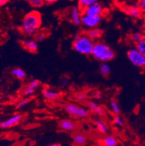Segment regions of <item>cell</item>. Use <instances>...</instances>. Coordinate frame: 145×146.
<instances>
[{"label": "cell", "instance_id": "cell-1", "mask_svg": "<svg viewBox=\"0 0 145 146\" xmlns=\"http://www.w3.org/2000/svg\"><path fill=\"white\" fill-rule=\"evenodd\" d=\"M42 22V15L39 12L36 10L30 11L23 19L21 31L26 36H32L39 31Z\"/></svg>", "mask_w": 145, "mask_h": 146}, {"label": "cell", "instance_id": "cell-2", "mask_svg": "<svg viewBox=\"0 0 145 146\" xmlns=\"http://www.w3.org/2000/svg\"><path fill=\"white\" fill-rule=\"evenodd\" d=\"M91 55L98 61L108 62L115 58V53L108 44L102 42H97L94 43Z\"/></svg>", "mask_w": 145, "mask_h": 146}, {"label": "cell", "instance_id": "cell-3", "mask_svg": "<svg viewBox=\"0 0 145 146\" xmlns=\"http://www.w3.org/2000/svg\"><path fill=\"white\" fill-rule=\"evenodd\" d=\"M94 43V41L86 34H80L79 36L73 42V49L81 55H91Z\"/></svg>", "mask_w": 145, "mask_h": 146}, {"label": "cell", "instance_id": "cell-4", "mask_svg": "<svg viewBox=\"0 0 145 146\" xmlns=\"http://www.w3.org/2000/svg\"><path fill=\"white\" fill-rule=\"evenodd\" d=\"M64 109L71 117L75 119L86 118L89 115V112L86 108L75 103H67L64 106Z\"/></svg>", "mask_w": 145, "mask_h": 146}, {"label": "cell", "instance_id": "cell-5", "mask_svg": "<svg viewBox=\"0 0 145 146\" xmlns=\"http://www.w3.org/2000/svg\"><path fill=\"white\" fill-rule=\"evenodd\" d=\"M127 58L134 66L139 68H145V55L139 52L136 47L128 50Z\"/></svg>", "mask_w": 145, "mask_h": 146}, {"label": "cell", "instance_id": "cell-6", "mask_svg": "<svg viewBox=\"0 0 145 146\" xmlns=\"http://www.w3.org/2000/svg\"><path fill=\"white\" fill-rule=\"evenodd\" d=\"M102 21V16H93L83 14L81 18V24L86 29H90L97 27L100 24Z\"/></svg>", "mask_w": 145, "mask_h": 146}, {"label": "cell", "instance_id": "cell-7", "mask_svg": "<svg viewBox=\"0 0 145 146\" xmlns=\"http://www.w3.org/2000/svg\"><path fill=\"white\" fill-rule=\"evenodd\" d=\"M83 14L93 16H102L104 13V7L99 2L92 4L82 10Z\"/></svg>", "mask_w": 145, "mask_h": 146}, {"label": "cell", "instance_id": "cell-8", "mask_svg": "<svg viewBox=\"0 0 145 146\" xmlns=\"http://www.w3.org/2000/svg\"><path fill=\"white\" fill-rule=\"evenodd\" d=\"M123 10L128 16L134 18V19L140 18L143 15L142 10L138 4H131V5H126L123 7Z\"/></svg>", "mask_w": 145, "mask_h": 146}, {"label": "cell", "instance_id": "cell-9", "mask_svg": "<svg viewBox=\"0 0 145 146\" xmlns=\"http://www.w3.org/2000/svg\"><path fill=\"white\" fill-rule=\"evenodd\" d=\"M83 15V11L78 6L72 7L69 13L70 22L74 26H80L81 24V18Z\"/></svg>", "mask_w": 145, "mask_h": 146}, {"label": "cell", "instance_id": "cell-10", "mask_svg": "<svg viewBox=\"0 0 145 146\" xmlns=\"http://www.w3.org/2000/svg\"><path fill=\"white\" fill-rule=\"evenodd\" d=\"M21 120H22V116L21 114H15V115L11 116L7 120L1 122L0 123V127L3 129L10 128V127L17 125Z\"/></svg>", "mask_w": 145, "mask_h": 146}, {"label": "cell", "instance_id": "cell-11", "mask_svg": "<svg viewBox=\"0 0 145 146\" xmlns=\"http://www.w3.org/2000/svg\"><path fill=\"white\" fill-rule=\"evenodd\" d=\"M23 47L30 52H36L38 49V41L34 39H26L22 42Z\"/></svg>", "mask_w": 145, "mask_h": 146}, {"label": "cell", "instance_id": "cell-12", "mask_svg": "<svg viewBox=\"0 0 145 146\" xmlns=\"http://www.w3.org/2000/svg\"><path fill=\"white\" fill-rule=\"evenodd\" d=\"M59 127L66 132H73L76 129V124L70 119H62L59 122Z\"/></svg>", "mask_w": 145, "mask_h": 146}, {"label": "cell", "instance_id": "cell-13", "mask_svg": "<svg viewBox=\"0 0 145 146\" xmlns=\"http://www.w3.org/2000/svg\"><path fill=\"white\" fill-rule=\"evenodd\" d=\"M42 95L44 99L48 100H54L60 97V93L50 88H44L42 90Z\"/></svg>", "mask_w": 145, "mask_h": 146}, {"label": "cell", "instance_id": "cell-14", "mask_svg": "<svg viewBox=\"0 0 145 146\" xmlns=\"http://www.w3.org/2000/svg\"><path fill=\"white\" fill-rule=\"evenodd\" d=\"M87 106L89 107L91 111H92L94 113L97 114V116H102L105 114V109L104 108L98 105L97 103H95L94 101H89L87 103Z\"/></svg>", "mask_w": 145, "mask_h": 146}, {"label": "cell", "instance_id": "cell-15", "mask_svg": "<svg viewBox=\"0 0 145 146\" xmlns=\"http://www.w3.org/2000/svg\"><path fill=\"white\" fill-rule=\"evenodd\" d=\"M101 143L105 146H116L118 144V140L114 135H108L102 138Z\"/></svg>", "mask_w": 145, "mask_h": 146}, {"label": "cell", "instance_id": "cell-16", "mask_svg": "<svg viewBox=\"0 0 145 146\" xmlns=\"http://www.w3.org/2000/svg\"><path fill=\"white\" fill-rule=\"evenodd\" d=\"M73 142L76 145H85L87 143V139L84 135L80 132H77L73 135Z\"/></svg>", "mask_w": 145, "mask_h": 146}, {"label": "cell", "instance_id": "cell-17", "mask_svg": "<svg viewBox=\"0 0 145 146\" xmlns=\"http://www.w3.org/2000/svg\"><path fill=\"white\" fill-rule=\"evenodd\" d=\"M94 124L97 129V131L102 135H107L108 132L109 128L107 124L104 121L101 119H95L94 120Z\"/></svg>", "mask_w": 145, "mask_h": 146}, {"label": "cell", "instance_id": "cell-18", "mask_svg": "<svg viewBox=\"0 0 145 146\" xmlns=\"http://www.w3.org/2000/svg\"><path fill=\"white\" fill-rule=\"evenodd\" d=\"M86 34H87L91 39L96 40V39H99V38L102 36V34H103V31H102V30H101L100 29H98L97 27H95L89 29L87 32H86Z\"/></svg>", "mask_w": 145, "mask_h": 146}, {"label": "cell", "instance_id": "cell-19", "mask_svg": "<svg viewBox=\"0 0 145 146\" xmlns=\"http://www.w3.org/2000/svg\"><path fill=\"white\" fill-rule=\"evenodd\" d=\"M144 37L145 34H144V33L133 32L131 34H130L128 38H129L130 41L131 42H133V43H134L136 44H137L138 42H140V41H142Z\"/></svg>", "mask_w": 145, "mask_h": 146}, {"label": "cell", "instance_id": "cell-20", "mask_svg": "<svg viewBox=\"0 0 145 146\" xmlns=\"http://www.w3.org/2000/svg\"><path fill=\"white\" fill-rule=\"evenodd\" d=\"M110 71H111V68L108 63H107V62H102L99 66V72L101 75L105 77H107L110 75Z\"/></svg>", "mask_w": 145, "mask_h": 146}, {"label": "cell", "instance_id": "cell-21", "mask_svg": "<svg viewBox=\"0 0 145 146\" xmlns=\"http://www.w3.org/2000/svg\"><path fill=\"white\" fill-rule=\"evenodd\" d=\"M11 73L15 77L18 79H24L26 76V72L20 68H15L12 70Z\"/></svg>", "mask_w": 145, "mask_h": 146}, {"label": "cell", "instance_id": "cell-22", "mask_svg": "<svg viewBox=\"0 0 145 146\" xmlns=\"http://www.w3.org/2000/svg\"><path fill=\"white\" fill-rule=\"evenodd\" d=\"M110 108L113 113H114L115 115H119L121 112V107H120L119 104L115 100H112L110 102Z\"/></svg>", "mask_w": 145, "mask_h": 146}, {"label": "cell", "instance_id": "cell-23", "mask_svg": "<svg viewBox=\"0 0 145 146\" xmlns=\"http://www.w3.org/2000/svg\"><path fill=\"white\" fill-rule=\"evenodd\" d=\"M97 2H99V0H78V5L80 8L83 10L86 7Z\"/></svg>", "mask_w": 145, "mask_h": 146}, {"label": "cell", "instance_id": "cell-24", "mask_svg": "<svg viewBox=\"0 0 145 146\" xmlns=\"http://www.w3.org/2000/svg\"><path fill=\"white\" fill-rule=\"evenodd\" d=\"M26 1H28V3L35 8H39L43 6L44 3V0H26Z\"/></svg>", "mask_w": 145, "mask_h": 146}, {"label": "cell", "instance_id": "cell-25", "mask_svg": "<svg viewBox=\"0 0 145 146\" xmlns=\"http://www.w3.org/2000/svg\"><path fill=\"white\" fill-rule=\"evenodd\" d=\"M114 125L117 126V127H123V124H124V121H123V119H122V117L120 115H115L113 118V120Z\"/></svg>", "mask_w": 145, "mask_h": 146}, {"label": "cell", "instance_id": "cell-26", "mask_svg": "<svg viewBox=\"0 0 145 146\" xmlns=\"http://www.w3.org/2000/svg\"><path fill=\"white\" fill-rule=\"evenodd\" d=\"M136 47L139 52H141L143 55H145V37L142 41L136 44Z\"/></svg>", "mask_w": 145, "mask_h": 146}, {"label": "cell", "instance_id": "cell-27", "mask_svg": "<svg viewBox=\"0 0 145 146\" xmlns=\"http://www.w3.org/2000/svg\"><path fill=\"white\" fill-rule=\"evenodd\" d=\"M74 98L78 100V101H84V100H86L88 98L87 94L85 93V92H77V93L75 94L74 95Z\"/></svg>", "mask_w": 145, "mask_h": 146}, {"label": "cell", "instance_id": "cell-28", "mask_svg": "<svg viewBox=\"0 0 145 146\" xmlns=\"http://www.w3.org/2000/svg\"><path fill=\"white\" fill-rule=\"evenodd\" d=\"M40 85H41V82H40L39 80H38V79H34V80L30 81L29 82L28 84V87L36 90L37 88L39 87Z\"/></svg>", "mask_w": 145, "mask_h": 146}, {"label": "cell", "instance_id": "cell-29", "mask_svg": "<svg viewBox=\"0 0 145 146\" xmlns=\"http://www.w3.org/2000/svg\"><path fill=\"white\" fill-rule=\"evenodd\" d=\"M30 100L29 98H25V99L21 100V101H19V103L17 104V108L18 109H20V108H22L25 107L27 104H28L30 103Z\"/></svg>", "mask_w": 145, "mask_h": 146}, {"label": "cell", "instance_id": "cell-30", "mask_svg": "<svg viewBox=\"0 0 145 146\" xmlns=\"http://www.w3.org/2000/svg\"><path fill=\"white\" fill-rule=\"evenodd\" d=\"M34 92H35V90L30 88V87H28V86L23 90V95L24 96H30V95H33Z\"/></svg>", "mask_w": 145, "mask_h": 146}, {"label": "cell", "instance_id": "cell-31", "mask_svg": "<svg viewBox=\"0 0 145 146\" xmlns=\"http://www.w3.org/2000/svg\"><path fill=\"white\" fill-rule=\"evenodd\" d=\"M137 4L142 10V14L145 15V0H138Z\"/></svg>", "mask_w": 145, "mask_h": 146}, {"label": "cell", "instance_id": "cell-32", "mask_svg": "<svg viewBox=\"0 0 145 146\" xmlns=\"http://www.w3.org/2000/svg\"><path fill=\"white\" fill-rule=\"evenodd\" d=\"M46 38V35L44 32H39L36 35V40L38 42H42Z\"/></svg>", "mask_w": 145, "mask_h": 146}, {"label": "cell", "instance_id": "cell-33", "mask_svg": "<svg viewBox=\"0 0 145 146\" xmlns=\"http://www.w3.org/2000/svg\"><path fill=\"white\" fill-rule=\"evenodd\" d=\"M60 83L63 86H66L69 83V79L68 78L66 77V76H62L60 79Z\"/></svg>", "mask_w": 145, "mask_h": 146}, {"label": "cell", "instance_id": "cell-34", "mask_svg": "<svg viewBox=\"0 0 145 146\" xmlns=\"http://www.w3.org/2000/svg\"><path fill=\"white\" fill-rule=\"evenodd\" d=\"M102 92H99V91L94 92V93H93V95H92L93 98H94V99H96V100L100 99V98H102Z\"/></svg>", "mask_w": 145, "mask_h": 146}, {"label": "cell", "instance_id": "cell-35", "mask_svg": "<svg viewBox=\"0 0 145 146\" xmlns=\"http://www.w3.org/2000/svg\"><path fill=\"white\" fill-rule=\"evenodd\" d=\"M8 2H9V0H0V7L6 5Z\"/></svg>", "mask_w": 145, "mask_h": 146}, {"label": "cell", "instance_id": "cell-36", "mask_svg": "<svg viewBox=\"0 0 145 146\" xmlns=\"http://www.w3.org/2000/svg\"><path fill=\"white\" fill-rule=\"evenodd\" d=\"M56 1H58V0H44V3L46 4H52L54 2H55Z\"/></svg>", "mask_w": 145, "mask_h": 146}, {"label": "cell", "instance_id": "cell-37", "mask_svg": "<svg viewBox=\"0 0 145 146\" xmlns=\"http://www.w3.org/2000/svg\"><path fill=\"white\" fill-rule=\"evenodd\" d=\"M50 145H51V146H60L61 144H60V143H52V144H50Z\"/></svg>", "mask_w": 145, "mask_h": 146}, {"label": "cell", "instance_id": "cell-38", "mask_svg": "<svg viewBox=\"0 0 145 146\" xmlns=\"http://www.w3.org/2000/svg\"><path fill=\"white\" fill-rule=\"evenodd\" d=\"M144 23H145V15H144Z\"/></svg>", "mask_w": 145, "mask_h": 146}]
</instances>
